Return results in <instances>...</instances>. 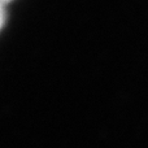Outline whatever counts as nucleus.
I'll use <instances>...</instances> for the list:
<instances>
[{"label": "nucleus", "mask_w": 148, "mask_h": 148, "mask_svg": "<svg viewBox=\"0 0 148 148\" xmlns=\"http://www.w3.org/2000/svg\"><path fill=\"white\" fill-rule=\"evenodd\" d=\"M5 17H7V14H5V4L3 1H0V30L3 29V26L5 23Z\"/></svg>", "instance_id": "obj_1"}, {"label": "nucleus", "mask_w": 148, "mask_h": 148, "mask_svg": "<svg viewBox=\"0 0 148 148\" xmlns=\"http://www.w3.org/2000/svg\"><path fill=\"white\" fill-rule=\"evenodd\" d=\"M0 1H3L4 4H7V3H8V1H10V0H0Z\"/></svg>", "instance_id": "obj_2"}]
</instances>
